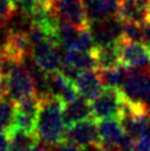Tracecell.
I'll use <instances>...</instances> for the list:
<instances>
[{"mask_svg":"<svg viewBox=\"0 0 150 151\" xmlns=\"http://www.w3.org/2000/svg\"><path fill=\"white\" fill-rule=\"evenodd\" d=\"M64 105L65 102L55 95L40 94V109L35 130V136L40 142L56 146L65 141Z\"/></svg>","mask_w":150,"mask_h":151,"instance_id":"6da1fadb","label":"cell"},{"mask_svg":"<svg viewBox=\"0 0 150 151\" xmlns=\"http://www.w3.org/2000/svg\"><path fill=\"white\" fill-rule=\"evenodd\" d=\"M3 95L14 104L24 100L29 96L36 95V79L24 63H18L6 76L1 79Z\"/></svg>","mask_w":150,"mask_h":151,"instance_id":"7a4b0ae2","label":"cell"},{"mask_svg":"<svg viewBox=\"0 0 150 151\" xmlns=\"http://www.w3.org/2000/svg\"><path fill=\"white\" fill-rule=\"evenodd\" d=\"M92 117L96 121L118 119L119 120L124 106V95L119 88H104V90L90 101Z\"/></svg>","mask_w":150,"mask_h":151,"instance_id":"3957f363","label":"cell"},{"mask_svg":"<svg viewBox=\"0 0 150 151\" xmlns=\"http://www.w3.org/2000/svg\"><path fill=\"white\" fill-rule=\"evenodd\" d=\"M48 4L58 20L78 28H87L90 25L84 0H48Z\"/></svg>","mask_w":150,"mask_h":151,"instance_id":"277c9868","label":"cell"},{"mask_svg":"<svg viewBox=\"0 0 150 151\" xmlns=\"http://www.w3.org/2000/svg\"><path fill=\"white\" fill-rule=\"evenodd\" d=\"M120 90L131 101H144L150 98V69H129Z\"/></svg>","mask_w":150,"mask_h":151,"instance_id":"5b68a950","label":"cell"},{"mask_svg":"<svg viewBox=\"0 0 150 151\" xmlns=\"http://www.w3.org/2000/svg\"><path fill=\"white\" fill-rule=\"evenodd\" d=\"M60 45L56 42H43L31 47V59L35 66L44 75H50L61 71L64 59L59 52Z\"/></svg>","mask_w":150,"mask_h":151,"instance_id":"8992f818","label":"cell"},{"mask_svg":"<svg viewBox=\"0 0 150 151\" xmlns=\"http://www.w3.org/2000/svg\"><path fill=\"white\" fill-rule=\"evenodd\" d=\"M65 141L74 144L83 151L89 147L96 150L99 142L98 121L90 117L74 124L71 126H68L65 130Z\"/></svg>","mask_w":150,"mask_h":151,"instance_id":"52a82bcc","label":"cell"},{"mask_svg":"<svg viewBox=\"0 0 150 151\" xmlns=\"http://www.w3.org/2000/svg\"><path fill=\"white\" fill-rule=\"evenodd\" d=\"M40 109V94L29 96L15 104L14 127L35 135L38 115Z\"/></svg>","mask_w":150,"mask_h":151,"instance_id":"ba28073f","label":"cell"},{"mask_svg":"<svg viewBox=\"0 0 150 151\" xmlns=\"http://www.w3.org/2000/svg\"><path fill=\"white\" fill-rule=\"evenodd\" d=\"M99 142L96 151H119L121 141L126 136L124 126L118 119L98 121Z\"/></svg>","mask_w":150,"mask_h":151,"instance_id":"9c48e42d","label":"cell"},{"mask_svg":"<svg viewBox=\"0 0 150 151\" xmlns=\"http://www.w3.org/2000/svg\"><path fill=\"white\" fill-rule=\"evenodd\" d=\"M119 44L121 65L128 69H144L150 65V51L144 44L121 39Z\"/></svg>","mask_w":150,"mask_h":151,"instance_id":"30bf717a","label":"cell"},{"mask_svg":"<svg viewBox=\"0 0 150 151\" xmlns=\"http://www.w3.org/2000/svg\"><path fill=\"white\" fill-rule=\"evenodd\" d=\"M116 18L121 23L143 25L150 20V0H120Z\"/></svg>","mask_w":150,"mask_h":151,"instance_id":"8fae6325","label":"cell"},{"mask_svg":"<svg viewBox=\"0 0 150 151\" xmlns=\"http://www.w3.org/2000/svg\"><path fill=\"white\" fill-rule=\"evenodd\" d=\"M90 29L95 40V46L114 44L121 37V21L116 17L90 23Z\"/></svg>","mask_w":150,"mask_h":151,"instance_id":"7c38bea8","label":"cell"},{"mask_svg":"<svg viewBox=\"0 0 150 151\" xmlns=\"http://www.w3.org/2000/svg\"><path fill=\"white\" fill-rule=\"evenodd\" d=\"M45 86L48 89V94L58 96L64 102H69L76 99L79 95L74 81L71 79H69L66 75H64L61 71L46 75Z\"/></svg>","mask_w":150,"mask_h":151,"instance_id":"4fadbf2b","label":"cell"},{"mask_svg":"<svg viewBox=\"0 0 150 151\" xmlns=\"http://www.w3.org/2000/svg\"><path fill=\"white\" fill-rule=\"evenodd\" d=\"M78 94L88 100H94L104 90V84L101 81L98 70H84L80 71L74 79Z\"/></svg>","mask_w":150,"mask_h":151,"instance_id":"5bb4252c","label":"cell"},{"mask_svg":"<svg viewBox=\"0 0 150 151\" xmlns=\"http://www.w3.org/2000/svg\"><path fill=\"white\" fill-rule=\"evenodd\" d=\"M63 117L66 127L71 126L79 121L90 119L92 117V106H90L89 100L83 98V96H78L76 99L65 102Z\"/></svg>","mask_w":150,"mask_h":151,"instance_id":"9a60e30c","label":"cell"},{"mask_svg":"<svg viewBox=\"0 0 150 151\" xmlns=\"http://www.w3.org/2000/svg\"><path fill=\"white\" fill-rule=\"evenodd\" d=\"M120 0H84L89 23L116 17Z\"/></svg>","mask_w":150,"mask_h":151,"instance_id":"2e32d148","label":"cell"},{"mask_svg":"<svg viewBox=\"0 0 150 151\" xmlns=\"http://www.w3.org/2000/svg\"><path fill=\"white\" fill-rule=\"evenodd\" d=\"M63 59H64V64L76 69L78 71L98 70V61H96L93 50L85 51V50L70 49L64 52Z\"/></svg>","mask_w":150,"mask_h":151,"instance_id":"e0dca14e","label":"cell"},{"mask_svg":"<svg viewBox=\"0 0 150 151\" xmlns=\"http://www.w3.org/2000/svg\"><path fill=\"white\" fill-rule=\"evenodd\" d=\"M95 59L98 61L99 69H108L116 65H120V44L119 41L114 44L95 46L93 49Z\"/></svg>","mask_w":150,"mask_h":151,"instance_id":"ac0fdd59","label":"cell"},{"mask_svg":"<svg viewBox=\"0 0 150 151\" xmlns=\"http://www.w3.org/2000/svg\"><path fill=\"white\" fill-rule=\"evenodd\" d=\"M10 140V151H28L39 140L35 135L25 132L20 129L12 126L6 131Z\"/></svg>","mask_w":150,"mask_h":151,"instance_id":"d6986e66","label":"cell"},{"mask_svg":"<svg viewBox=\"0 0 150 151\" xmlns=\"http://www.w3.org/2000/svg\"><path fill=\"white\" fill-rule=\"evenodd\" d=\"M128 70L129 69L120 64V65L108 68V69H99L98 71L100 74L101 81L104 84V88H119L120 89Z\"/></svg>","mask_w":150,"mask_h":151,"instance_id":"ffe728a7","label":"cell"},{"mask_svg":"<svg viewBox=\"0 0 150 151\" xmlns=\"http://www.w3.org/2000/svg\"><path fill=\"white\" fill-rule=\"evenodd\" d=\"M15 104L8 98H0V130L8 131L14 125Z\"/></svg>","mask_w":150,"mask_h":151,"instance_id":"44dd1931","label":"cell"},{"mask_svg":"<svg viewBox=\"0 0 150 151\" xmlns=\"http://www.w3.org/2000/svg\"><path fill=\"white\" fill-rule=\"evenodd\" d=\"M121 40L140 42L143 40L141 25L136 23H121Z\"/></svg>","mask_w":150,"mask_h":151,"instance_id":"7402d4cb","label":"cell"},{"mask_svg":"<svg viewBox=\"0 0 150 151\" xmlns=\"http://www.w3.org/2000/svg\"><path fill=\"white\" fill-rule=\"evenodd\" d=\"M15 10H17V6L9 0H0V30L4 29L12 20Z\"/></svg>","mask_w":150,"mask_h":151,"instance_id":"603a6c76","label":"cell"},{"mask_svg":"<svg viewBox=\"0 0 150 151\" xmlns=\"http://www.w3.org/2000/svg\"><path fill=\"white\" fill-rule=\"evenodd\" d=\"M133 151H150V135L145 134L134 142Z\"/></svg>","mask_w":150,"mask_h":151,"instance_id":"cb8c5ba5","label":"cell"},{"mask_svg":"<svg viewBox=\"0 0 150 151\" xmlns=\"http://www.w3.org/2000/svg\"><path fill=\"white\" fill-rule=\"evenodd\" d=\"M141 31H143V40H141V42L148 47L149 51H150V20L141 25Z\"/></svg>","mask_w":150,"mask_h":151,"instance_id":"d4e9b609","label":"cell"},{"mask_svg":"<svg viewBox=\"0 0 150 151\" xmlns=\"http://www.w3.org/2000/svg\"><path fill=\"white\" fill-rule=\"evenodd\" d=\"M0 151H10V140L5 130H0Z\"/></svg>","mask_w":150,"mask_h":151,"instance_id":"484cf974","label":"cell"},{"mask_svg":"<svg viewBox=\"0 0 150 151\" xmlns=\"http://www.w3.org/2000/svg\"><path fill=\"white\" fill-rule=\"evenodd\" d=\"M54 151H83V150L79 149L78 146H75L74 144H70V142H68V141H64L61 144L56 145Z\"/></svg>","mask_w":150,"mask_h":151,"instance_id":"4316f807","label":"cell"},{"mask_svg":"<svg viewBox=\"0 0 150 151\" xmlns=\"http://www.w3.org/2000/svg\"><path fill=\"white\" fill-rule=\"evenodd\" d=\"M28 151H51V150L48 147V145H45V144H43V142H36V144H34Z\"/></svg>","mask_w":150,"mask_h":151,"instance_id":"83f0119b","label":"cell"},{"mask_svg":"<svg viewBox=\"0 0 150 151\" xmlns=\"http://www.w3.org/2000/svg\"><path fill=\"white\" fill-rule=\"evenodd\" d=\"M143 106H144V111H145V114L150 119V98H148L146 100L143 101Z\"/></svg>","mask_w":150,"mask_h":151,"instance_id":"f1b7e54d","label":"cell"},{"mask_svg":"<svg viewBox=\"0 0 150 151\" xmlns=\"http://www.w3.org/2000/svg\"><path fill=\"white\" fill-rule=\"evenodd\" d=\"M9 1H10V3H12V4H14V5H15V6H17V8H18V3H19V0H9Z\"/></svg>","mask_w":150,"mask_h":151,"instance_id":"f546056e","label":"cell"},{"mask_svg":"<svg viewBox=\"0 0 150 151\" xmlns=\"http://www.w3.org/2000/svg\"><path fill=\"white\" fill-rule=\"evenodd\" d=\"M0 98H4V95H3V90H1V78H0Z\"/></svg>","mask_w":150,"mask_h":151,"instance_id":"4dcf8cb0","label":"cell"}]
</instances>
